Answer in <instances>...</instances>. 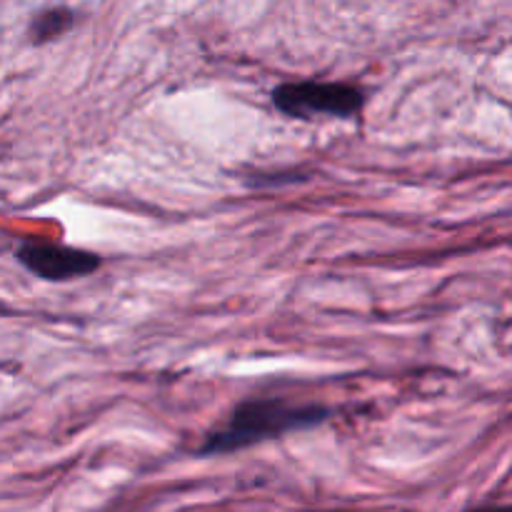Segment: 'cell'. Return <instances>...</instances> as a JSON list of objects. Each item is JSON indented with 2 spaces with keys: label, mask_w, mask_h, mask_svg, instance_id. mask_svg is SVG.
<instances>
[{
  "label": "cell",
  "mask_w": 512,
  "mask_h": 512,
  "mask_svg": "<svg viewBox=\"0 0 512 512\" xmlns=\"http://www.w3.org/2000/svg\"><path fill=\"white\" fill-rule=\"evenodd\" d=\"M75 25V13L70 8H45L33 15L28 25L30 43L45 45L50 40H58Z\"/></svg>",
  "instance_id": "277c9868"
},
{
  "label": "cell",
  "mask_w": 512,
  "mask_h": 512,
  "mask_svg": "<svg viewBox=\"0 0 512 512\" xmlns=\"http://www.w3.org/2000/svg\"><path fill=\"white\" fill-rule=\"evenodd\" d=\"M18 260L33 275L53 280V283L83 278V275L95 273L103 265L100 255L88 253V250L65 248L58 243H43V240H25L18 248Z\"/></svg>",
  "instance_id": "3957f363"
},
{
  "label": "cell",
  "mask_w": 512,
  "mask_h": 512,
  "mask_svg": "<svg viewBox=\"0 0 512 512\" xmlns=\"http://www.w3.org/2000/svg\"><path fill=\"white\" fill-rule=\"evenodd\" d=\"M328 418L330 410L325 405H300L280 398H250L230 413L223 428L213 430L205 438L200 455L235 453V450L250 448V445L265 443V440L280 438L295 430L315 428Z\"/></svg>",
  "instance_id": "6da1fadb"
},
{
  "label": "cell",
  "mask_w": 512,
  "mask_h": 512,
  "mask_svg": "<svg viewBox=\"0 0 512 512\" xmlns=\"http://www.w3.org/2000/svg\"><path fill=\"white\" fill-rule=\"evenodd\" d=\"M273 105L295 120H350L363 113L365 93L340 80H290L273 90Z\"/></svg>",
  "instance_id": "7a4b0ae2"
},
{
  "label": "cell",
  "mask_w": 512,
  "mask_h": 512,
  "mask_svg": "<svg viewBox=\"0 0 512 512\" xmlns=\"http://www.w3.org/2000/svg\"><path fill=\"white\" fill-rule=\"evenodd\" d=\"M468 512H512V510L505 508V505H485V508H475Z\"/></svg>",
  "instance_id": "5b68a950"
}]
</instances>
